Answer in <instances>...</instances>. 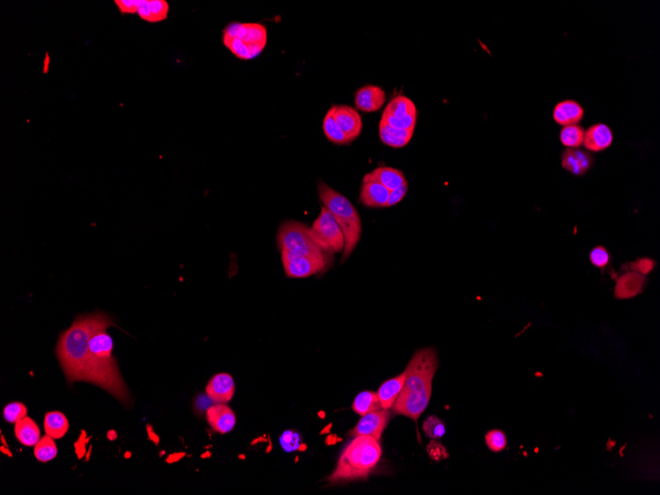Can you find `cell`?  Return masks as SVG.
<instances>
[{"label": "cell", "instance_id": "obj_1", "mask_svg": "<svg viewBox=\"0 0 660 495\" xmlns=\"http://www.w3.org/2000/svg\"><path fill=\"white\" fill-rule=\"evenodd\" d=\"M438 368L436 350L420 349L412 356L406 369V381L392 412L417 421L428 406L432 394V382Z\"/></svg>", "mask_w": 660, "mask_h": 495}, {"label": "cell", "instance_id": "obj_2", "mask_svg": "<svg viewBox=\"0 0 660 495\" xmlns=\"http://www.w3.org/2000/svg\"><path fill=\"white\" fill-rule=\"evenodd\" d=\"M114 326L104 314H86L77 317L72 326L62 332L57 354L69 382H87L89 341L97 329Z\"/></svg>", "mask_w": 660, "mask_h": 495}, {"label": "cell", "instance_id": "obj_3", "mask_svg": "<svg viewBox=\"0 0 660 495\" xmlns=\"http://www.w3.org/2000/svg\"><path fill=\"white\" fill-rule=\"evenodd\" d=\"M382 457L379 441L371 436H355L343 450L336 469L329 476L330 484L367 479Z\"/></svg>", "mask_w": 660, "mask_h": 495}, {"label": "cell", "instance_id": "obj_4", "mask_svg": "<svg viewBox=\"0 0 660 495\" xmlns=\"http://www.w3.org/2000/svg\"><path fill=\"white\" fill-rule=\"evenodd\" d=\"M319 196L343 232L345 246L342 262L348 259L362 236V221L356 207L346 197L324 181L319 182Z\"/></svg>", "mask_w": 660, "mask_h": 495}, {"label": "cell", "instance_id": "obj_5", "mask_svg": "<svg viewBox=\"0 0 660 495\" xmlns=\"http://www.w3.org/2000/svg\"><path fill=\"white\" fill-rule=\"evenodd\" d=\"M267 29L259 23L227 25L222 32L224 47L239 59L249 61L258 57L267 45Z\"/></svg>", "mask_w": 660, "mask_h": 495}, {"label": "cell", "instance_id": "obj_6", "mask_svg": "<svg viewBox=\"0 0 660 495\" xmlns=\"http://www.w3.org/2000/svg\"><path fill=\"white\" fill-rule=\"evenodd\" d=\"M277 244L280 251L286 250L297 255L329 260L327 256L329 254L317 246L312 237L311 227H307L304 222H284L277 234Z\"/></svg>", "mask_w": 660, "mask_h": 495}, {"label": "cell", "instance_id": "obj_7", "mask_svg": "<svg viewBox=\"0 0 660 495\" xmlns=\"http://www.w3.org/2000/svg\"><path fill=\"white\" fill-rule=\"evenodd\" d=\"M311 232L317 246L326 254H338L343 251V232L326 207H322L321 214L312 224Z\"/></svg>", "mask_w": 660, "mask_h": 495}, {"label": "cell", "instance_id": "obj_8", "mask_svg": "<svg viewBox=\"0 0 660 495\" xmlns=\"http://www.w3.org/2000/svg\"><path fill=\"white\" fill-rule=\"evenodd\" d=\"M381 121L396 129L414 130L417 121L416 106L407 97L397 96L387 105Z\"/></svg>", "mask_w": 660, "mask_h": 495}, {"label": "cell", "instance_id": "obj_9", "mask_svg": "<svg viewBox=\"0 0 660 495\" xmlns=\"http://www.w3.org/2000/svg\"><path fill=\"white\" fill-rule=\"evenodd\" d=\"M281 258L285 273L292 279L307 278L312 275L322 273L329 266V260L297 255L286 250H282Z\"/></svg>", "mask_w": 660, "mask_h": 495}, {"label": "cell", "instance_id": "obj_10", "mask_svg": "<svg viewBox=\"0 0 660 495\" xmlns=\"http://www.w3.org/2000/svg\"><path fill=\"white\" fill-rule=\"evenodd\" d=\"M389 420L387 409H377L362 416L355 428L352 430V436H371L380 441L382 432L386 428Z\"/></svg>", "mask_w": 660, "mask_h": 495}, {"label": "cell", "instance_id": "obj_11", "mask_svg": "<svg viewBox=\"0 0 660 495\" xmlns=\"http://www.w3.org/2000/svg\"><path fill=\"white\" fill-rule=\"evenodd\" d=\"M334 116L335 121L338 124L340 129L348 137L350 142H353L361 135L363 130V121L361 115L357 109L348 105H334Z\"/></svg>", "mask_w": 660, "mask_h": 495}, {"label": "cell", "instance_id": "obj_12", "mask_svg": "<svg viewBox=\"0 0 660 495\" xmlns=\"http://www.w3.org/2000/svg\"><path fill=\"white\" fill-rule=\"evenodd\" d=\"M236 392V385L229 374L221 372L212 377L207 382V396L215 404H227L231 402Z\"/></svg>", "mask_w": 660, "mask_h": 495}, {"label": "cell", "instance_id": "obj_13", "mask_svg": "<svg viewBox=\"0 0 660 495\" xmlns=\"http://www.w3.org/2000/svg\"><path fill=\"white\" fill-rule=\"evenodd\" d=\"M386 91L376 85H366L355 94L356 108L365 113L379 111L386 102Z\"/></svg>", "mask_w": 660, "mask_h": 495}, {"label": "cell", "instance_id": "obj_14", "mask_svg": "<svg viewBox=\"0 0 660 495\" xmlns=\"http://www.w3.org/2000/svg\"><path fill=\"white\" fill-rule=\"evenodd\" d=\"M207 420L216 432L227 434L234 428L237 416L231 407L224 404H216L207 411Z\"/></svg>", "mask_w": 660, "mask_h": 495}, {"label": "cell", "instance_id": "obj_15", "mask_svg": "<svg viewBox=\"0 0 660 495\" xmlns=\"http://www.w3.org/2000/svg\"><path fill=\"white\" fill-rule=\"evenodd\" d=\"M646 284V276L631 270L622 274L617 280L616 286H615V297L619 300L632 299L644 291Z\"/></svg>", "mask_w": 660, "mask_h": 495}, {"label": "cell", "instance_id": "obj_16", "mask_svg": "<svg viewBox=\"0 0 660 495\" xmlns=\"http://www.w3.org/2000/svg\"><path fill=\"white\" fill-rule=\"evenodd\" d=\"M593 162V156L590 152L577 149H567L562 156V167L576 176L586 174Z\"/></svg>", "mask_w": 660, "mask_h": 495}, {"label": "cell", "instance_id": "obj_17", "mask_svg": "<svg viewBox=\"0 0 660 495\" xmlns=\"http://www.w3.org/2000/svg\"><path fill=\"white\" fill-rule=\"evenodd\" d=\"M613 139V132L607 125L596 124L584 132V144L590 152H600L608 149Z\"/></svg>", "mask_w": 660, "mask_h": 495}, {"label": "cell", "instance_id": "obj_18", "mask_svg": "<svg viewBox=\"0 0 660 495\" xmlns=\"http://www.w3.org/2000/svg\"><path fill=\"white\" fill-rule=\"evenodd\" d=\"M389 191L382 184L363 179L360 201L368 207H387Z\"/></svg>", "mask_w": 660, "mask_h": 495}, {"label": "cell", "instance_id": "obj_19", "mask_svg": "<svg viewBox=\"0 0 660 495\" xmlns=\"http://www.w3.org/2000/svg\"><path fill=\"white\" fill-rule=\"evenodd\" d=\"M552 117L561 126L577 125L584 119V110L581 105L574 100H564L556 105Z\"/></svg>", "mask_w": 660, "mask_h": 495}, {"label": "cell", "instance_id": "obj_20", "mask_svg": "<svg viewBox=\"0 0 660 495\" xmlns=\"http://www.w3.org/2000/svg\"><path fill=\"white\" fill-rule=\"evenodd\" d=\"M365 180H372L386 187L389 192L401 187L406 181L401 170L392 167H377L370 173L365 175Z\"/></svg>", "mask_w": 660, "mask_h": 495}, {"label": "cell", "instance_id": "obj_21", "mask_svg": "<svg viewBox=\"0 0 660 495\" xmlns=\"http://www.w3.org/2000/svg\"><path fill=\"white\" fill-rule=\"evenodd\" d=\"M379 132L382 144L394 147V149H401L411 141L414 130L396 129L381 121L379 125Z\"/></svg>", "mask_w": 660, "mask_h": 495}, {"label": "cell", "instance_id": "obj_22", "mask_svg": "<svg viewBox=\"0 0 660 495\" xmlns=\"http://www.w3.org/2000/svg\"><path fill=\"white\" fill-rule=\"evenodd\" d=\"M404 381H406V372H404L396 377L387 380L379 387L377 394L382 409H392L401 394Z\"/></svg>", "mask_w": 660, "mask_h": 495}, {"label": "cell", "instance_id": "obj_23", "mask_svg": "<svg viewBox=\"0 0 660 495\" xmlns=\"http://www.w3.org/2000/svg\"><path fill=\"white\" fill-rule=\"evenodd\" d=\"M169 13V4L165 0H142L137 16L149 23L164 21Z\"/></svg>", "mask_w": 660, "mask_h": 495}, {"label": "cell", "instance_id": "obj_24", "mask_svg": "<svg viewBox=\"0 0 660 495\" xmlns=\"http://www.w3.org/2000/svg\"><path fill=\"white\" fill-rule=\"evenodd\" d=\"M14 431L20 443L27 447L35 446L41 439L38 425L30 417H24L15 423Z\"/></svg>", "mask_w": 660, "mask_h": 495}, {"label": "cell", "instance_id": "obj_25", "mask_svg": "<svg viewBox=\"0 0 660 495\" xmlns=\"http://www.w3.org/2000/svg\"><path fill=\"white\" fill-rule=\"evenodd\" d=\"M44 427L46 434L52 438H62L69 431V420L62 412H49L45 416Z\"/></svg>", "mask_w": 660, "mask_h": 495}, {"label": "cell", "instance_id": "obj_26", "mask_svg": "<svg viewBox=\"0 0 660 495\" xmlns=\"http://www.w3.org/2000/svg\"><path fill=\"white\" fill-rule=\"evenodd\" d=\"M322 127H324V135H326L329 142H334L335 144H339V146L351 142L349 141L348 137L345 136L344 132H342L338 124L335 121L332 107L327 111L326 117H324Z\"/></svg>", "mask_w": 660, "mask_h": 495}, {"label": "cell", "instance_id": "obj_27", "mask_svg": "<svg viewBox=\"0 0 660 495\" xmlns=\"http://www.w3.org/2000/svg\"><path fill=\"white\" fill-rule=\"evenodd\" d=\"M352 409L357 414L363 416L370 412L381 409L382 406L377 392L366 391L356 397L352 404Z\"/></svg>", "mask_w": 660, "mask_h": 495}, {"label": "cell", "instance_id": "obj_28", "mask_svg": "<svg viewBox=\"0 0 660 495\" xmlns=\"http://www.w3.org/2000/svg\"><path fill=\"white\" fill-rule=\"evenodd\" d=\"M562 144L567 149H579L584 144V130L579 125L564 126L561 131Z\"/></svg>", "mask_w": 660, "mask_h": 495}, {"label": "cell", "instance_id": "obj_29", "mask_svg": "<svg viewBox=\"0 0 660 495\" xmlns=\"http://www.w3.org/2000/svg\"><path fill=\"white\" fill-rule=\"evenodd\" d=\"M35 457L38 461L47 462L52 461L57 457V449L54 439L51 436L42 437L38 443L35 445Z\"/></svg>", "mask_w": 660, "mask_h": 495}, {"label": "cell", "instance_id": "obj_30", "mask_svg": "<svg viewBox=\"0 0 660 495\" xmlns=\"http://www.w3.org/2000/svg\"><path fill=\"white\" fill-rule=\"evenodd\" d=\"M424 433L431 439H439L444 436L445 424L441 419L435 415L427 417L423 423Z\"/></svg>", "mask_w": 660, "mask_h": 495}, {"label": "cell", "instance_id": "obj_31", "mask_svg": "<svg viewBox=\"0 0 660 495\" xmlns=\"http://www.w3.org/2000/svg\"><path fill=\"white\" fill-rule=\"evenodd\" d=\"M486 443L489 449L495 453L503 451L507 446L506 435L501 430H491L486 435Z\"/></svg>", "mask_w": 660, "mask_h": 495}, {"label": "cell", "instance_id": "obj_32", "mask_svg": "<svg viewBox=\"0 0 660 495\" xmlns=\"http://www.w3.org/2000/svg\"><path fill=\"white\" fill-rule=\"evenodd\" d=\"M4 419L9 423H17L19 420L27 416V409L21 402H12L5 407L4 411Z\"/></svg>", "mask_w": 660, "mask_h": 495}, {"label": "cell", "instance_id": "obj_33", "mask_svg": "<svg viewBox=\"0 0 660 495\" xmlns=\"http://www.w3.org/2000/svg\"><path fill=\"white\" fill-rule=\"evenodd\" d=\"M589 259L593 266L604 269L611 261V255L604 246H596L590 251Z\"/></svg>", "mask_w": 660, "mask_h": 495}, {"label": "cell", "instance_id": "obj_34", "mask_svg": "<svg viewBox=\"0 0 660 495\" xmlns=\"http://www.w3.org/2000/svg\"><path fill=\"white\" fill-rule=\"evenodd\" d=\"M280 443H281L282 448L286 452H294L296 450L300 449V444H301V436L297 432L292 431V430H287L280 437Z\"/></svg>", "mask_w": 660, "mask_h": 495}, {"label": "cell", "instance_id": "obj_35", "mask_svg": "<svg viewBox=\"0 0 660 495\" xmlns=\"http://www.w3.org/2000/svg\"><path fill=\"white\" fill-rule=\"evenodd\" d=\"M426 450L430 459L433 460L435 462H440L442 461V460L448 459L449 457L448 451H447L443 445L439 443V442L434 441V439L429 442Z\"/></svg>", "mask_w": 660, "mask_h": 495}, {"label": "cell", "instance_id": "obj_36", "mask_svg": "<svg viewBox=\"0 0 660 495\" xmlns=\"http://www.w3.org/2000/svg\"><path fill=\"white\" fill-rule=\"evenodd\" d=\"M114 4L122 15L137 14L142 0H115Z\"/></svg>", "mask_w": 660, "mask_h": 495}, {"label": "cell", "instance_id": "obj_37", "mask_svg": "<svg viewBox=\"0 0 660 495\" xmlns=\"http://www.w3.org/2000/svg\"><path fill=\"white\" fill-rule=\"evenodd\" d=\"M630 267H631L632 271H636L637 273L647 276L656 267V262L651 258H647V257H642V258L637 259L636 261L632 262Z\"/></svg>", "mask_w": 660, "mask_h": 495}, {"label": "cell", "instance_id": "obj_38", "mask_svg": "<svg viewBox=\"0 0 660 495\" xmlns=\"http://www.w3.org/2000/svg\"><path fill=\"white\" fill-rule=\"evenodd\" d=\"M407 190H409V182L406 181L401 187H399V188L389 192L387 207L394 206V205L399 204V202L402 201V199L406 197Z\"/></svg>", "mask_w": 660, "mask_h": 495}, {"label": "cell", "instance_id": "obj_39", "mask_svg": "<svg viewBox=\"0 0 660 495\" xmlns=\"http://www.w3.org/2000/svg\"><path fill=\"white\" fill-rule=\"evenodd\" d=\"M182 456H183V454L176 455V456H170L169 459H167V461H169V462H171V461L175 462L176 461V460L180 459V457H181Z\"/></svg>", "mask_w": 660, "mask_h": 495}]
</instances>
